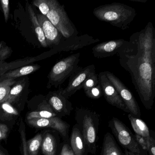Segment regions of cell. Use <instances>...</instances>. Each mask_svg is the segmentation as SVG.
<instances>
[{
  "label": "cell",
  "mask_w": 155,
  "mask_h": 155,
  "mask_svg": "<svg viewBox=\"0 0 155 155\" xmlns=\"http://www.w3.org/2000/svg\"><path fill=\"white\" fill-rule=\"evenodd\" d=\"M80 53L72 54L57 62L48 75L50 85L58 87L61 85L78 69Z\"/></svg>",
  "instance_id": "4"
},
{
  "label": "cell",
  "mask_w": 155,
  "mask_h": 155,
  "mask_svg": "<svg viewBox=\"0 0 155 155\" xmlns=\"http://www.w3.org/2000/svg\"><path fill=\"white\" fill-rule=\"evenodd\" d=\"M136 155L135 154L132 153V152H130V151H127L126 152V155Z\"/></svg>",
  "instance_id": "37"
},
{
  "label": "cell",
  "mask_w": 155,
  "mask_h": 155,
  "mask_svg": "<svg viewBox=\"0 0 155 155\" xmlns=\"http://www.w3.org/2000/svg\"><path fill=\"white\" fill-rule=\"evenodd\" d=\"M112 126L114 134L123 147L135 155H140L139 146L125 125L120 120L114 118L112 120Z\"/></svg>",
  "instance_id": "9"
},
{
  "label": "cell",
  "mask_w": 155,
  "mask_h": 155,
  "mask_svg": "<svg viewBox=\"0 0 155 155\" xmlns=\"http://www.w3.org/2000/svg\"><path fill=\"white\" fill-rule=\"evenodd\" d=\"M62 89L53 92L49 100L50 105L55 111L68 114L72 109L71 103L61 93Z\"/></svg>",
  "instance_id": "13"
},
{
  "label": "cell",
  "mask_w": 155,
  "mask_h": 155,
  "mask_svg": "<svg viewBox=\"0 0 155 155\" xmlns=\"http://www.w3.org/2000/svg\"><path fill=\"white\" fill-rule=\"evenodd\" d=\"M61 155H75V154L69 146L65 144L62 147Z\"/></svg>",
  "instance_id": "36"
},
{
  "label": "cell",
  "mask_w": 155,
  "mask_h": 155,
  "mask_svg": "<svg viewBox=\"0 0 155 155\" xmlns=\"http://www.w3.org/2000/svg\"><path fill=\"white\" fill-rule=\"evenodd\" d=\"M37 17L45 35L48 47H54L58 46L60 43L63 37L61 33L46 16L42 14H38Z\"/></svg>",
  "instance_id": "11"
},
{
  "label": "cell",
  "mask_w": 155,
  "mask_h": 155,
  "mask_svg": "<svg viewBox=\"0 0 155 155\" xmlns=\"http://www.w3.org/2000/svg\"><path fill=\"white\" fill-rule=\"evenodd\" d=\"M95 73L96 68L93 64L85 68L79 67L77 71L70 77L67 87L62 89L61 93L63 96L68 99L78 91L82 88L86 79Z\"/></svg>",
  "instance_id": "7"
},
{
  "label": "cell",
  "mask_w": 155,
  "mask_h": 155,
  "mask_svg": "<svg viewBox=\"0 0 155 155\" xmlns=\"http://www.w3.org/2000/svg\"><path fill=\"white\" fill-rule=\"evenodd\" d=\"M103 155H121L112 137L107 134L104 139Z\"/></svg>",
  "instance_id": "21"
},
{
  "label": "cell",
  "mask_w": 155,
  "mask_h": 155,
  "mask_svg": "<svg viewBox=\"0 0 155 155\" xmlns=\"http://www.w3.org/2000/svg\"><path fill=\"white\" fill-rule=\"evenodd\" d=\"M8 127L5 124H0V140L6 138L8 131Z\"/></svg>",
  "instance_id": "35"
},
{
  "label": "cell",
  "mask_w": 155,
  "mask_h": 155,
  "mask_svg": "<svg viewBox=\"0 0 155 155\" xmlns=\"http://www.w3.org/2000/svg\"><path fill=\"white\" fill-rule=\"evenodd\" d=\"M27 8L28 9V12L31 21L32 23V27L34 29V31L36 33V36L38 38L39 41L43 48H48V46L47 45V42H46L45 35L43 33L42 28H41L39 22L38 21L37 15L35 14L32 7L29 4L28 2L27 4Z\"/></svg>",
  "instance_id": "17"
},
{
  "label": "cell",
  "mask_w": 155,
  "mask_h": 155,
  "mask_svg": "<svg viewBox=\"0 0 155 155\" xmlns=\"http://www.w3.org/2000/svg\"><path fill=\"white\" fill-rule=\"evenodd\" d=\"M93 15L99 20L124 30L136 17L135 9L123 3L114 2L95 8Z\"/></svg>",
  "instance_id": "2"
},
{
  "label": "cell",
  "mask_w": 155,
  "mask_h": 155,
  "mask_svg": "<svg viewBox=\"0 0 155 155\" xmlns=\"http://www.w3.org/2000/svg\"><path fill=\"white\" fill-rule=\"evenodd\" d=\"M130 46V43L124 39H117L101 42L92 48L95 58H104L111 56H119L126 52Z\"/></svg>",
  "instance_id": "5"
},
{
  "label": "cell",
  "mask_w": 155,
  "mask_h": 155,
  "mask_svg": "<svg viewBox=\"0 0 155 155\" xmlns=\"http://www.w3.org/2000/svg\"><path fill=\"white\" fill-rule=\"evenodd\" d=\"M0 155H4V154H3V153H2V152H1V151H0Z\"/></svg>",
  "instance_id": "38"
},
{
  "label": "cell",
  "mask_w": 155,
  "mask_h": 155,
  "mask_svg": "<svg viewBox=\"0 0 155 155\" xmlns=\"http://www.w3.org/2000/svg\"><path fill=\"white\" fill-rule=\"evenodd\" d=\"M19 130L20 132L21 137V144H22L23 155H29L28 152V150H27L25 125H24L23 120H21V121Z\"/></svg>",
  "instance_id": "30"
},
{
  "label": "cell",
  "mask_w": 155,
  "mask_h": 155,
  "mask_svg": "<svg viewBox=\"0 0 155 155\" xmlns=\"http://www.w3.org/2000/svg\"><path fill=\"white\" fill-rule=\"evenodd\" d=\"M135 138L137 144H138V145H139L144 150H147V142L146 137L136 134V135H135Z\"/></svg>",
  "instance_id": "34"
},
{
  "label": "cell",
  "mask_w": 155,
  "mask_h": 155,
  "mask_svg": "<svg viewBox=\"0 0 155 155\" xmlns=\"http://www.w3.org/2000/svg\"><path fill=\"white\" fill-rule=\"evenodd\" d=\"M130 47L119 56L121 66L130 74L132 82L146 107L155 95V29L151 22L130 38Z\"/></svg>",
  "instance_id": "1"
},
{
  "label": "cell",
  "mask_w": 155,
  "mask_h": 155,
  "mask_svg": "<svg viewBox=\"0 0 155 155\" xmlns=\"http://www.w3.org/2000/svg\"><path fill=\"white\" fill-rule=\"evenodd\" d=\"M39 57L27 58L22 59L18 60L11 62H0V77L9 71L15 69L17 68L26 66L31 62L37 61L40 59Z\"/></svg>",
  "instance_id": "16"
},
{
  "label": "cell",
  "mask_w": 155,
  "mask_h": 155,
  "mask_svg": "<svg viewBox=\"0 0 155 155\" xmlns=\"http://www.w3.org/2000/svg\"><path fill=\"white\" fill-rule=\"evenodd\" d=\"M42 152L45 155H56V141L54 137L47 133L42 140L41 144Z\"/></svg>",
  "instance_id": "20"
},
{
  "label": "cell",
  "mask_w": 155,
  "mask_h": 155,
  "mask_svg": "<svg viewBox=\"0 0 155 155\" xmlns=\"http://www.w3.org/2000/svg\"><path fill=\"white\" fill-rule=\"evenodd\" d=\"M24 86H25V82L24 81H21L16 84L11 89L8 98L5 102H8L11 104L15 101L17 97L20 95L23 90Z\"/></svg>",
  "instance_id": "25"
},
{
  "label": "cell",
  "mask_w": 155,
  "mask_h": 155,
  "mask_svg": "<svg viewBox=\"0 0 155 155\" xmlns=\"http://www.w3.org/2000/svg\"><path fill=\"white\" fill-rule=\"evenodd\" d=\"M83 136L84 143L88 147H93L97 138L96 129L93 119L88 115H86L83 119Z\"/></svg>",
  "instance_id": "14"
},
{
  "label": "cell",
  "mask_w": 155,
  "mask_h": 155,
  "mask_svg": "<svg viewBox=\"0 0 155 155\" xmlns=\"http://www.w3.org/2000/svg\"><path fill=\"white\" fill-rule=\"evenodd\" d=\"M0 2H1L2 10H3L5 21L7 23L8 20L9 16V1L8 0H1Z\"/></svg>",
  "instance_id": "31"
},
{
  "label": "cell",
  "mask_w": 155,
  "mask_h": 155,
  "mask_svg": "<svg viewBox=\"0 0 155 155\" xmlns=\"http://www.w3.org/2000/svg\"><path fill=\"white\" fill-rule=\"evenodd\" d=\"M99 41L100 40L98 39L94 38L87 34L77 36L68 39H65L62 41H61L58 46L54 47L55 48L48 53L50 56L62 51H75Z\"/></svg>",
  "instance_id": "8"
},
{
  "label": "cell",
  "mask_w": 155,
  "mask_h": 155,
  "mask_svg": "<svg viewBox=\"0 0 155 155\" xmlns=\"http://www.w3.org/2000/svg\"><path fill=\"white\" fill-rule=\"evenodd\" d=\"M41 66L38 64L26 65L15 69L9 71L0 77V81L8 79H15L22 76L31 74L40 68Z\"/></svg>",
  "instance_id": "15"
},
{
  "label": "cell",
  "mask_w": 155,
  "mask_h": 155,
  "mask_svg": "<svg viewBox=\"0 0 155 155\" xmlns=\"http://www.w3.org/2000/svg\"><path fill=\"white\" fill-rule=\"evenodd\" d=\"M12 50L4 41L0 42V62H4L10 57Z\"/></svg>",
  "instance_id": "28"
},
{
  "label": "cell",
  "mask_w": 155,
  "mask_h": 155,
  "mask_svg": "<svg viewBox=\"0 0 155 155\" xmlns=\"http://www.w3.org/2000/svg\"><path fill=\"white\" fill-rule=\"evenodd\" d=\"M56 113L52 110L49 109L45 110H41L39 111H33L28 114L27 119L31 120L32 119L49 118L56 117Z\"/></svg>",
  "instance_id": "24"
},
{
  "label": "cell",
  "mask_w": 155,
  "mask_h": 155,
  "mask_svg": "<svg viewBox=\"0 0 155 155\" xmlns=\"http://www.w3.org/2000/svg\"><path fill=\"white\" fill-rule=\"evenodd\" d=\"M42 140L41 134H38L27 142V150L29 155H38L42 144Z\"/></svg>",
  "instance_id": "23"
},
{
  "label": "cell",
  "mask_w": 155,
  "mask_h": 155,
  "mask_svg": "<svg viewBox=\"0 0 155 155\" xmlns=\"http://www.w3.org/2000/svg\"><path fill=\"white\" fill-rule=\"evenodd\" d=\"M98 79L103 94L107 101L110 105L130 113L129 110L117 90L106 76L105 71L100 72L98 74Z\"/></svg>",
  "instance_id": "10"
},
{
  "label": "cell",
  "mask_w": 155,
  "mask_h": 155,
  "mask_svg": "<svg viewBox=\"0 0 155 155\" xmlns=\"http://www.w3.org/2000/svg\"><path fill=\"white\" fill-rule=\"evenodd\" d=\"M2 108L4 111L11 115H18V112L16 109L14 108L10 103L5 102L2 104Z\"/></svg>",
  "instance_id": "33"
},
{
  "label": "cell",
  "mask_w": 155,
  "mask_h": 155,
  "mask_svg": "<svg viewBox=\"0 0 155 155\" xmlns=\"http://www.w3.org/2000/svg\"><path fill=\"white\" fill-rule=\"evenodd\" d=\"M15 83L14 79H8L0 81V105L7 101L11 87Z\"/></svg>",
  "instance_id": "22"
},
{
  "label": "cell",
  "mask_w": 155,
  "mask_h": 155,
  "mask_svg": "<svg viewBox=\"0 0 155 155\" xmlns=\"http://www.w3.org/2000/svg\"><path fill=\"white\" fill-rule=\"evenodd\" d=\"M106 76L115 87L131 115L135 117H140V110L138 105L130 91L123 84V82L108 71H105Z\"/></svg>",
  "instance_id": "6"
},
{
  "label": "cell",
  "mask_w": 155,
  "mask_h": 155,
  "mask_svg": "<svg viewBox=\"0 0 155 155\" xmlns=\"http://www.w3.org/2000/svg\"><path fill=\"white\" fill-rule=\"evenodd\" d=\"M71 149L75 155H83L84 153V143L83 137L80 130L77 128H74L71 138Z\"/></svg>",
  "instance_id": "18"
},
{
  "label": "cell",
  "mask_w": 155,
  "mask_h": 155,
  "mask_svg": "<svg viewBox=\"0 0 155 155\" xmlns=\"http://www.w3.org/2000/svg\"><path fill=\"white\" fill-rule=\"evenodd\" d=\"M28 123L36 127H50L58 130L63 137H66L69 126L58 117L49 118L32 119L28 120Z\"/></svg>",
  "instance_id": "12"
},
{
  "label": "cell",
  "mask_w": 155,
  "mask_h": 155,
  "mask_svg": "<svg viewBox=\"0 0 155 155\" xmlns=\"http://www.w3.org/2000/svg\"><path fill=\"white\" fill-rule=\"evenodd\" d=\"M99 83L98 75L95 73L87 78L83 84L82 88L84 91H87L88 90L97 86Z\"/></svg>",
  "instance_id": "27"
},
{
  "label": "cell",
  "mask_w": 155,
  "mask_h": 155,
  "mask_svg": "<svg viewBox=\"0 0 155 155\" xmlns=\"http://www.w3.org/2000/svg\"><path fill=\"white\" fill-rule=\"evenodd\" d=\"M32 4L38 8L41 14L46 16L50 10V0H35Z\"/></svg>",
  "instance_id": "26"
},
{
  "label": "cell",
  "mask_w": 155,
  "mask_h": 155,
  "mask_svg": "<svg viewBox=\"0 0 155 155\" xmlns=\"http://www.w3.org/2000/svg\"><path fill=\"white\" fill-rule=\"evenodd\" d=\"M50 10L46 17L61 33L63 38L68 39L78 36V32L70 20L64 6L57 0H50Z\"/></svg>",
  "instance_id": "3"
},
{
  "label": "cell",
  "mask_w": 155,
  "mask_h": 155,
  "mask_svg": "<svg viewBox=\"0 0 155 155\" xmlns=\"http://www.w3.org/2000/svg\"><path fill=\"white\" fill-rule=\"evenodd\" d=\"M85 94L88 97L93 99H97L102 96L103 94L102 88L99 83L97 86L85 91Z\"/></svg>",
  "instance_id": "29"
},
{
  "label": "cell",
  "mask_w": 155,
  "mask_h": 155,
  "mask_svg": "<svg viewBox=\"0 0 155 155\" xmlns=\"http://www.w3.org/2000/svg\"><path fill=\"white\" fill-rule=\"evenodd\" d=\"M128 117L132 127L136 134L145 137H149V130L143 120L138 118L135 117L130 114L128 115Z\"/></svg>",
  "instance_id": "19"
},
{
  "label": "cell",
  "mask_w": 155,
  "mask_h": 155,
  "mask_svg": "<svg viewBox=\"0 0 155 155\" xmlns=\"http://www.w3.org/2000/svg\"><path fill=\"white\" fill-rule=\"evenodd\" d=\"M147 142V146L149 154L150 155H155V141L152 137H146Z\"/></svg>",
  "instance_id": "32"
}]
</instances>
